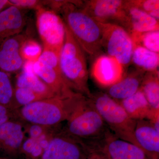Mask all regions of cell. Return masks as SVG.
<instances>
[{"instance_id": "obj_1", "label": "cell", "mask_w": 159, "mask_h": 159, "mask_svg": "<svg viewBox=\"0 0 159 159\" xmlns=\"http://www.w3.org/2000/svg\"><path fill=\"white\" fill-rule=\"evenodd\" d=\"M87 99L79 93L70 97H51L22 107L16 113L31 124L51 127L68 121Z\"/></svg>"}, {"instance_id": "obj_2", "label": "cell", "mask_w": 159, "mask_h": 159, "mask_svg": "<svg viewBox=\"0 0 159 159\" xmlns=\"http://www.w3.org/2000/svg\"><path fill=\"white\" fill-rule=\"evenodd\" d=\"M82 3L80 1H63L58 11L84 53L95 56L102 48V25L86 12Z\"/></svg>"}, {"instance_id": "obj_3", "label": "cell", "mask_w": 159, "mask_h": 159, "mask_svg": "<svg viewBox=\"0 0 159 159\" xmlns=\"http://www.w3.org/2000/svg\"><path fill=\"white\" fill-rule=\"evenodd\" d=\"M65 29V39L59 55L61 74L73 90L90 98L85 53L66 25Z\"/></svg>"}, {"instance_id": "obj_4", "label": "cell", "mask_w": 159, "mask_h": 159, "mask_svg": "<svg viewBox=\"0 0 159 159\" xmlns=\"http://www.w3.org/2000/svg\"><path fill=\"white\" fill-rule=\"evenodd\" d=\"M89 99L116 137L141 148L135 138L137 121L131 119L120 103L102 93L92 95Z\"/></svg>"}, {"instance_id": "obj_5", "label": "cell", "mask_w": 159, "mask_h": 159, "mask_svg": "<svg viewBox=\"0 0 159 159\" xmlns=\"http://www.w3.org/2000/svg\"><path fill=\"white\" fill-rule=\"evenodd\" d=\"M59 54L44 48L39 59L34 62L33 71L57 97H67L77 93L64 78L59 65Z\"/></svg>"}, {"instance_id": "obj_6", "label": "cell", "mask_w": 159, "mask_h": 159, "mask_svg": "<svg viewBox=\"0 0 159 159\" xmlns=\"http://www.w3.org/2000/svg\"><path fill=\"white\" fill-rule=\"evenodd\" d=\"M105 123L88 98L67 121L71 135L83 139H98L105 133Z\"/></svg>"}, {"instance_id": "obj_7", "label": "cell", "mask_w": 159, "mask_h": 159, "mask_svg": "<svg viewBox=\"0 0 159 159\" xmlns=\"http://www.w3.org/2000/svg\"><path fill=\"white\" fill-rule=\"evenodd\" d=\"M102 48L107 55L116 60L122 66L132 60L134 44L128 32L121 26L113 24H102Z\"/></svg>"}, {"instance_id": "obj_8", "label": "cell", "mask_w": 159, "mask_h": 159, "mask_svg": "<svg viewBox=\"0 0 159 159\" xmlns=\"http://www.w3.org/2000/svg\"><path fill=\"white\" fill-rule=\"evenodd\" d=\"M36 25L44 48L60 54L65 39V25L56 12L40 8L37 10Z\"/></svg>"}, {"instance_id": "obj_9", "label": "cell", "mask_w": 159, "mask_h": 159, "mask_svg": "<svg viewBox=\"0 0 159 159\" xmlns=\"http://www.w3.org/2000/svg\"><path fill=\"white\" fill-rule=\"evenodd\" d=\"M100 139L99 145L90 148L102 153L108 159H149L142 148L114 136L107 130Z\"/></svg>"}, {"instance_id": "obj_10", "label": "cell", "mask_w": 159, "mask_h": 159, "mask_svg": "<svg viewBox=\"0 0 159 159\" xmlns=\"http://www.w3.org/2000/svg\"><path fill=\"white\" fill-rule=\"evenodd\" d=\"M125 1L92 0L83 2L86 12L97 21L120 26L124 19Z\"/></svg>"}, {"instance_id": "obj_11", "label": "cell", "mask_w": 159, "mask_h": 159, "mask_svg": "<svg viewBox=\"0 0 159 159\" xmlns=\"http://www.w3.org/2000/svg\"><path fill=\"white\" fill-rule=\"evenodd\" d=\"M64 135H54L39 159H86L84 146Z\"/></svg>"}, {"instance_id": "obj_12", "label": "cell", "mask_w": 159, "mask_h": 159, "mask_svg": "<svg viewBox=\"0 0 159 159\" xmlns=\"http://www.w3.org/2000/svg\"><path fill=\"white\" fill-rule=\"evenodd\" d=\"M29 38L25 34L8 38L0 45V70L7 74L14 73L21 68L25 60L21 54L23 43Z\"/></svg>"}, {"instance_id": "obj_13", "label": "cell", "mask_w": 159, "mask_h": 159, "mask_svg": "<svg viewBox=\"0 0 159 159\" xmlns=\"http://www.w3.org/2000/svg\"><path fill=\"white\" fill-rule=\"evenodd\" d=\"M124 10L125 18L121 27L129 30L131 36L148 31L159 30V20L148 13L125 1Z\"/></svg>"}, {"instance_id": "obj_14", "label": "cell", "mask_w": 159, "mask_h": 159, "mask_svg": "<svg viewBox=\"0 0 159 159\" xmlns=\"http://www.w3.org/2000/svg\"><path fill=\"white\" fill-rule=\"evenodd\" d=\"M25 130L20 122L14 119L0 126V154L9 157L20 154L25 139Z\"/></svg>"}, {"instance_id": "obj_15", "label": "cell", "mask_w": 159, "mask_h": 159, "mask_svg": "<svg viewBox=\"0 0 159 159\" xmlns=\"http://www.w3.org/2000/svg\"><path fill=\"white\" fill-rule=\"evenodd\" d=\"M92 74L100 85L110 87L123 78V66L113 57L101 55L94 62Z\"/></svg>"}, {"instance_id": "obj_16", "label": "cell", "mask_w": 159, "mask_h": 159, "mask_svg": "<svg viewBox=\"0 0 159 159\" xmlns=\"http://www.w3.org/2000/svg\"><path fill=\"white\" fill-rule=\"evenodd\" d=\"M22 9L9 6L0 12V45L8 38L21 33L26 25Z\"/></svg>"}, {"instance_id": "obj_17", "label": "cell", "mask_w": 159, "mask_h": 159, "mask_svg": "<svg viewBox=\"0 0 159 159\" xmlns=\"http://www.w3.org/2000/svg\"><path fill=\"white\" fill-rule=\"evenodd\" d=\"M136 140L149 159H158L159 133L150 122L137 121L134 130Z\"/></svg>"}, {"instance_id": "obj_18", "label": "cell", "mask_w": 159, "mask_h": 159, "mask_svg": "<svg viewBox=\"0 0 159 159\" xmlns=\"http://www.w3.org/2000/svg\"><path fill=\"white\" fill-rule=\"evenodd\" d=\"M34 63L29 61L25 62L23 66V72L18 76L16 87L29 89L45 99L57 97L48 86L34 73Z\"/></svg>"}, {"instance_id": "obj_19", "label": "cell", "mask_w": 159, "mask_h": 159, "mask_svg": "<svg viewBox=\"0 0 159 159\" xmlns=\"http://www.w3.org/2000/svg\"><path fill=\"white\" fill-rule=\"evenodd\" d=\"M120 105L131 119L135 121L150 120L159 111L152 109L141 89L131 97L122 100Z\"/></svg>"}, {"instance_id": "obj_20", "label": "cell", "mask_w": 159, "mask_h": 159, "mask_svg": "<svg viewBox=\"0 0 159 159\" xmlns=\"http://www.w3.org/2000/svg\"><path fill=\"white\" fill-rule=\"evenodd\" d=\"M144 77L143 70L129 74L109 87L107 95L112 99L122 100L130 97L140 89Z\"/></svg>"}, {"instance_id": "obj_21", "label": "cell", "mask_w": 159, "mask_h": 159, "mask_svg": "<svg viewBox=\"0 0 159 159\" xmlns=\"http://www.w3.org/2000/svg\"><path fill=\"white\" fill-rule=\"evenodd\" d=\"M157 71L144 75L141 89L152 109L159 111V82Z\"/></svg>"}, {"instance_id": "obj_22", "label": "cell", "mask_w": 159, "mask_h": 159, "mask_svg": "<svg viewBox=\"0 0 159 159\" xmlns=\"http://www.w3.org/2000/svg\"><path fill=\"white\" fill-rule=\"evenodd\" d=\"M131 61L143 71L155 72L157 71L159 66V53L149 51L142 46L135 45Z\"/></svg>"}, {"instance_id": "obj_23", "label": "cell", "mask_w": 159, "mask_h": 159, "mask_svg": "<svg viewBox=\"0 0 159 159\" xmlns=\"http://www.w3.org/2000/svg\"><path fill=\"white\" fill-rule=\"evenodd\" d=\"M0 104L12 111L18 109L14 98V89L8 74L0 70Z\"/></svg>"}, {"instance_id": "obj_24", "label": "cell", "mask_w": 159, "mask_h": 159, "mask_svg": "<svg viewBox=\"0 0 159 159\" xmlns=\"http://www.w3.org/2000/svg\"><path fill=\"white\" fill-rule=\"evenodd\" d=\"M135 45L144 47L149 51L159 53V31H153L131 36Z\"/></svg>"}, {"instance_id": "obj_25", "label": "cell", "mask_w": 159, "mask_h": 159, "mask_svg": "<svg viewBox=\"0 0 159 159\" xmlns=\"http://www.w3.org/2000/svg\"><path fill=\"white\" fill-rule=\"evenodd\" d=\"M14 98L18 109L32 102L46 99L29 89L18 87L14 89Z\"/></svg>"}, {"instance_id": "obj_26", "label": "cell", "mask_w": 159, "mask_h": 159, "mask_svg": "<svg viewBox=\"0 0 159 159\" xmlns=\"http://www.w3.org/2000/svg\"><path fill=\"white\" fill-rule=\"evenodd\" d=\"M21 54L25 61L35 62L42 53L41 46L34 40L27 39L21 48Z\"/></svg>"}, {"instance_id": "obj_27", "label": "cell", "mask_w": 159, "mask_h": 159, "mask_svg": "<svg viewBox=\"0 0 159 159\" xmlns=\"http://www.w3.org/2000/svg\"><path fill=\"white\" fill-rule=\"evenodd\" d=\"M129 2L132 5L147 12L151 16L159 20V0H140Z\"/></svg>"}, {"instance_id": "obj_28", "label": "cell", "mask_w": 159, "mask_h": 159, "mask_svg": "<svg viewBox=\"0 0 159 159\" xmlns=\"http://www.w3.org/2000/svg\"><path fill=\"white\" fill-rule=\"evenodd\" d=\"M9 6H14L21 9H33L38 10L45 6V1L37 0H9Z\"/></svg>"}, {"instance_id": "obj_29", "label": "cell", "mask_w": 159, "mask_h": 159, "mask_svg": "<svg viewBox=\"0 0 159 159\" xmlns=\"http://www.w3.org/2000/svg\"><path fill=\"white\" fill-rule=\"evenodd\" d=\"M49 127L38 124H31L26 129L25 132L29 134V138L38 140L44 135L48 133V130Z\"/></svg>"}, {"instance_id": "obj_30", "label": "cell", "mask_w": 159, "mask_h": 159, "mask_svg": "<svg viewBox=\"0 0 159 159\" xmlns=\"http://www.w3.org/2000/svg\"><path fill=\"white\" fill-rule=\"evenodd\" d=\"M37 142V140L30 138L25 139L21 147L20 154H22L25 159H28L33 151Z\"/></svg>"}, {"instance_id": "obj_31", "label": "cell", "mask_w": 159, "mask_h": 159, "mask_svg": "<svg viewBox=\"0 0 159 159\" xmlns=\"http://www.w3.org/2000/svg\"><path fill=\"white\" fill-rule=\"evenodd\" d=\"M17 116L16 111H12L0 104V126Z\"/></svg>"}, {"instance_id": "obj_32", "label": "cell", "mask_w": 159, "mask_h": 159, "mask_svg": "<svg viewBox=\"0 0 159 159\" xmlns=\"http://www.w3.org/2000/svg\"><path fill=\"white\" fill-rule=\"evenodd\" d=\"M9 6V0H0V12Z\"/></svg>"}, {"instance_id": "obj_33", "label": "cell", "mask_w": 159, "mask_h": 159, "mask_svg": "<svg viewBox=\"0 0 159 159\" xmlns=\"http://www.w3.org/2000/svg\"><path fill=\"white\" fill-rule=\"evenodd\" d=\"M0 159H12L8 157H0Z\"/></svg>"}]
</instances>
